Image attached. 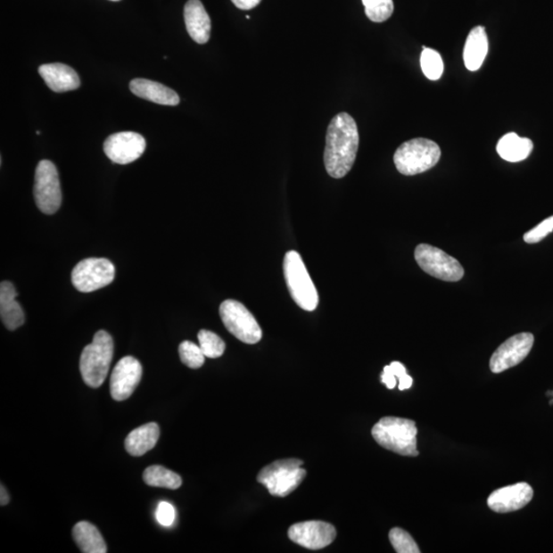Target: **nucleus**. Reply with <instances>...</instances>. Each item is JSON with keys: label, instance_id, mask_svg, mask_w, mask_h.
Segmentation results:
<instances>
[{"label": "nucleus", "instance_id": "f257e3e1", "mask_svg": "<svg viewBox=\"0 0 553 553\" xmlns=\"http://www.w3.org/2000/svg\"><path fill=\"white\" fill-rule=\"evenodd\" d=\"M359 136L357 123L345 112L331 120L324 151V164L334 178L347 176L356 161Z\"/></svg>", "mask_w": 553, "mask_h": 553}, {"label": "nucleus", "instance_id": "f03ea898", "mask_svg": "<svg viewBox=\"0 0 553 553\" xmlns=\"http://www.w3.org/2000/svg\"><path fill=\"white\" fill-rule=\"evenodd\" d=\"M417 426L413 420L400 417H384L372 428V437L378 445L402 456L417 458Z\"/></svg>", "mask_w": 553, "mask_h": 553}, {"label": "nucleus", "instance_id": "7ed1b4c3", "mask_svg": "<svg viewBox=\"0 0 553 553\" xmlns=\"http://www.w3.org/2000/svg\"><path fill=\"white\" fill-rule=\"evenodd\" d=\"M113 352L112 336L105 330L96 332L93 343L83 349L80 357V373L87 385L98 389L105 382Z\"/></svg>", "mask_w": 553, "mask_h": 553}, {"label": "nucleus", "instance_id": "20e7f679", "mask_svg": "<svg viewBox=\"0 0 553 553\" xmlns=\"http://www.w3.org/2000/svg\"><path fill=\"white\" fill-rule=\"evenodd\" d=\"M442 155L439 144L428 138L417 137L400 144L393 155L400 174H424L437 165Z\"/></svg>", "mask_w": 553, "mask_h": 553}, {"label": "nucleus", "instance_id": "39448f33", "mask_svg": "<svg viewBox=\"0 0 553 553\" xmlns=\"http://www.w3.org/2000/svg\"><path fill=\"white\" fill-rule=\"evenodd\" d=\"M283 268L290 295L297 306L308 312H313L319 304V295L300 253L288 252Z\"/></svg>", "mask_w": 553, "mask_h": 553}, {"label": "nucleus", "instance_id": "423d86ee", "mask_svg": "<svg viewBox=\"0 0 553 553\" xmlns=\"http://www.w3.org/2000/svg\"><path fill=\"white\" fill-rule=\"evenodd\" d=\"M302 465L303 462L299 459L275 461L260 470L258 481L269 494L286 497L299 488L306 478L307 472L301 467Z\"/></svg>", "mask_w": 553, "mask_h": 553}, {"label": "nucleus", "instance_id": "0eeeda50", "mask_svg": "<svg viewBox=\"0 0 553 553\" xmlns=\"http://www.w3.org/2000/svg\"><path fill=\"white\" fill-rule=\"evenodd\" d=\"M414 257L421 269L434 278L458 282L465 276V268L460 262L440 248L430 244H419L415 248Z\"/></svg>", "mask_w": 553, "mask_h": 553}, {"label": "nucleus", "instance_id": "6e6552de", "mask_svg": "<svg viewBox=\"0 0 553 553\" xmlns=\"http://www.w3.org/2000/svg\"><path fill=\"white\" fill-rule=\"evenodd\" d=\"M219 315L227 330L240 342L255 344L261 340L262 331L260 325L244 304L227 300L220 304Z\"/></svg>", "mask_w": 553, "mask_h": 553}, {"label": "nucleus", "instance_id": "1a4fd4ad", "mask_svg": "<svg viewBox=\"0 0 553 553\" xmlns=\"http://www.w3.org/2000/svg\"><path fill=\"white\" fill-rule=\"evenodd\" d=\"M115 278V267L107 259H87L73 268L71 280L80 293H89L106 287Z\"/></svg>", "mask_w": 553, "mask_h": 553}, {"label": "nucleus", "instance_id": "9d476101", "mask_svg": "<svg viewBox=\"0 0 553 553\" xmlns=\"http://www.w3.org/2000/svg\"><path fill=\"white\" fill-rule=\"evenodd\" d=\"M34 198L41 212L54 214L62 204V191L57 168L50 161H41L36 170Z\"/></svg>", "mask_w": 553, "mask_h": 553}, {"label": "nucleus", "instance_id": "9b49d317", "mask_svg": "<svg viewBox=\"0 0 553 553\" xmlns=\"http://www.w3.org/2000/svg\"><path fill=\"white\" fill-rule=\"evenodd\" d=\"M534 345V335L523 332L511 336L498 348L490 359V369L501 373L522 363Z\"/></svg>", "mask_w": 553, "mask_h": 553}, {"label": "nucleus", "instance_id": "f8f14e48", "mask_svg": "<svg viewBox=\"0 0 553 553\" xmlns=\"http://www.w3.org/2000/svg\"><path fill=\"white\" fill-rule=\"evenodd\" d=\"M288 537L304 549L317 550L334 541L336 530L334 525L321 521L302 522L289 528Z\"/></svg>", "mask_w": 553, "mask_h": 553}, {"label": "nucleus", "instance_id": "ddd939ff", "mask_svg": "<svg viewBox=\"0 0 553 553\" xmlns=\"http://www.w3.org/2000/svg\"><path fill=\"white\" fill-rule=\"evenodd\" d=\"M143 376L142 364L134 357L128 356L116 364L110 378L111 396L117 400H128L133 395Z\"/></svg>", "mask_w": 553, "mask_h": 553}, {"label": "nucleus", "instance_id": "4468645a", "mask_svg": "<svg viewBox=\"0 0 553 553\" xmlns=\"http://www.w3.org/2000/svg\"><path fill=\"white\" fill-rule=\"evenodd\" d=\"M146 150V140L133 131L110 136L103 143V152L111 161L129 164L137 161Z\"/></svg>", "mask_w": 553, "mask_h": 553}, {"label": "nucleus", "instance_id": "2eb2a0df", "mask_svg": "<svg viewBox=\"0 0 553 553\" xmlns=\"http://www.w3.org/2000/svg\"><path fill=\"white\" fill-rule=\"evenodd\" d=\"M534 491L527 483L494 491L488 498V507L497 514H508L520 510L533 499Z\"/></svg>", "mask_w": 553, "mask_h": 553}, {"label": "nucleus", "instance_id": "dca6fc26", "mask_svg": "<svg viewBox=\"0 0 553 553\" xmlns=\"http://www.w3.org/2000/svg\"><path fill=\"white\" fill-rule=\"evenodd\" d=\"M184 18L191 38L198 45H204L210 38L211 21L200 0H189L184 9Z\"/></svg>", "mask_w": 553, "mask_h": 553}, {"label": "nucleus", "instance_id": "f3484780", "mask_svg": "<svg viewBox=\"0 0 553 553\" xmlns=\"http://www.w3.org/2000/svg\"><path fill=\"white\" fill-rule=\"evenodd\" d=\"M38 73L46 86L54 93H66L79 88L80 79L74 69L65 64L54 63L40 66Z\"/></svg>", "mask_w": 553, "mask_h": 553}, {"label": "nucleus", "instance_id": "a211bd4d", "mask_svg": "<svg viewBox=\"0 0 553 553\" xmlns=\"http://www.w3.org/2000/svg\"><path fill=\"white\" fill-rule=\"evenodd\" d=\"M130 92L146 101L164 106H177L179 96L171 88L155 81L136 78L129 83Z\"/></svg>", "mask_w": 553, "mask_h": 553}, {"label": "nucleus", "instance_id": "6ab92c4d", "mask_svg": "<svg viewBox=\"0 0 553 553\" xmlns=\"http://www.w3.org/2000/svg\"><path fill=\"white\" fill-rule=\"evenodd\" d=\"M18 293L12 283L2 282L0 285V317L6 328L16 330L25 322L22 307L17 301Z\"/></svg>", "mask_w": 553, "mask_h": 553}, {"label": "nucleus", "instance_id": "aec40b11", "mask_svg": "<svg viewBox=\"0 0 553 553\" xmlns=\"http://www.w3.org/2000/svg\"><path fill=\"white\" fill-rule=\"evenodd\" d=\"M489 43L485 28L476 26L469 32L466 41L463 60L469 71H478L488 54Z\"/></svg>", "mask_w": 553, "mask_h": 553}, {"label": "nucleus", "instance_id": "412c9836", "mask_svg": "<svg viewBox=\"0 0 553 553\" xmlns=\"http://www.w3.org/2000/svg\"><path fill=\"white\" fill-rule=\"evenodd\" d=\"M159 437L161 428L155 423L137 427L126 439L127 451L135 458H140L156 446Z\"/></svg>", "mask_w": 553, "mask_h": 553}, {"label": "nucleus", "instance_id": "4be33fe9", "mask_svg": "<svg viewBox=\"0 0 553 553\" xmlns=\"http://www.w3.org/2000/svg\"><path fill=\"white\" fill-rule=\"evenodd\" d=\"M496 149L504 161L515 163L527 159L534 149V144L528 137L509 133L500 138Z\"/></svg>", "mask_w": 553, "mask_h": 553}, {"label": "nucleus", "instance_id": "5701e85b", "mask_svg": "<svg viewBox=\"0 0 553 553\" xmlns=\"http://www.w3.org/2000/svg\"><path fill=\"white\" fill-rule=\"evenodd\" d=\"M72 536L81 552L106 553L107 545L100 531L88 522H79L74 525Z\"/></svg>", "mask_w": 553, "mask_h": 553}, {"label": "nucleus", "instance_id": "b1692460", "mask_svg": "<svg viewBox=\"0 0 553 553\" xmlns=\"http://www.w3.org/2000/svg\"><path fill=\"white\" fill-rule=\"evenodd\" d=\"M143 480L148 486L170 490H177L183 483L181 476L161 466L147 467L143 474Z\"/></svg>", "mask_w": 553, "mask_h": 553}, {"label": "nucleus", "instance_id": "393cba45", "mask_svg": "<svg viewBox=\"0 0 553 553\" xmlns=\"http://www.w3.org/2000/svg\"><path fill=\"white\" fill-rule=\"evenodd\" d=\"M420 65L424 74L430 80H438L444 73V62H442L441 54L433 48L424 47V52L420 57Z\"/></svg>", "mask_w": 553, "mask_h": 553}, {"label": "nucleus", "instance_id": "a878e982", "mask_svg": "<svg viewBox=\"0 0 553 553\" xmlns=\"http://www.w3.org/2000/svg\"><path fill=\"white\" fill-rule=\"evenodd\" d=\"M362 3L366 16L375 23L385 22L395 10L392 0H362Z\"/></svg>", "mask_w": 553, "mask_h": 553}, {"label": "nucleus", "instance_id": "bb28decb", "mask_svg": "<svg viewBox=\"0 0 553 553\" xmlns=\"http://www.w3.org/2000/svg\"><path fill=\"white\" fill-rule=\"evenodd\" d=\"M198 341L206 358L217 359L224 355L226 343L213 332L210 330L199 331Z\"/></svg>", "mask_w": 553, "mask_h": 553}, {"label": "nucleus", "instance_id": "cd10ccee", "mask_svg": "<svg viewBox=\"0 0 553 553\" xmlns=\"http://www.w3.org/2000/svg\"><path fill=\"white\" fill-rule=\"evenodd\" d=\"M179 358L182 362L191 369L202 367L205 362V356L200 345L192 342H183L178 347Z\"/></svg>", "mask_w": 553, "mask_h": 553}, {"label": "nucleus", "instance_id": "c85d7f7f", "mask_svg": "<svg viewBox=\"0 0 553 553\" xmlns=\"http://www.w3.org/2000/svg\"><path fill=\"white\" fill-rule=\"evenodd\" d=\"M390 541L398 553H419L420 549L412 536L403 529L393 528L390 532Z\"/></svg>", "mask_w": 553, "mask_h": 553}, {"label": "nucleus", "instance_id": "c756f323", "mask_svg": "<svg viewBox=\"0 0 553 553\" xmlns=\"http://www.w3.org/2000/svg\"><path fill=\"white\" fill-rule=\"evenodd\" d=\"M553 232V216L548 218L531 231L524 235L525 243L535 244L548 237Z\"/></svg>", "mask_w": 553, "mask_h": 553}, {"label": "nucleus", "instance_id": "7c9ffc66", "mask_svg": "<svg viewBox=\"0 0 553 553\" xmlns=\"http://www.w3.org/2000/svg\"><path fill=\"white\" fill-rule=\"evenodd\" d=\"M156 517L159 524L164 527H170L176 521V510L169 502L159 503Z\"/></svg>", "mask_w": 553, "mask_h": 553}, {"label": "nucleus", "instance_id": "2f4dec72", "mask_svg": "<svg viewBox=\"0 0 553 553\" xmlns=\"http://www.w3.org/2000/svg\"><path fill=\"white\" fill-rule=\"evenodd\" d=\"M390 367L393 375H395L397 379H399V390L405 391L410 389L413 384V379L411 376L407 375L405 366L400 362H392L390 365Z\"/></svg>", "mask_w": 553, "mask_h": 553}, {"label": "nucleus", "instance_id": "473e14b6", "mask_svg": "<svg viewBox=\"0 0 553 553\" xmlns=\"http://www.w3.org/2000/svg\"><path fill=\"white\" fill-rule=\"evenodd\" d=\"M382 383L384 384L389 390L395 389L397 385V377L393 375L390 365L385 366L382 375Z\"/></svg>", "mask_w": 553, "mask_h": 553}, {"label": "nucleus", "instance_id": "72a5a7b5", "mask_svg": "<svg viewBox=\"0 0 553 553\" xmlns=\"http://www.w3.org/2000/svg\"><path fill=\"white\" fill-rule=\"evenodd\" d=\"M236 8L243 11L252 10L261 3V0H232Z\"/></svg>", "mask_w": 553, "mask_h": 553}, {"label": "nucleus", "instance_id": "f704fd0d", "mask_svg": "<svg viewBox=\"0 0 553 553\" xmlns=\"http://www.w3.org/2000/svg\"><path fill=\"white\" fill-rule=\"evenodd\" d=\"M9 502L10 496L8 492H6L5 488L2 485V487H0V504H2V507H4L8 506Z\"/></svg>", "mask_w": 553, "mask_h": 553}, {"label": "nucleus", "instance_id": "c9c22d12", "mask_svg": "<svg viewBox=\"0 0 553 553\" xmlns=\"http://www.w3.org/2000/svg\"><path fill=\"white\" fill-rule=\"evenodd\" d=\"M111 2H120V0H111Z\"/></svg>", "mask_w": 553, "mask_h": 553}]
</instances>
